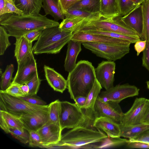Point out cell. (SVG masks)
<instances>
[{
  "label": "cell",
  "instance_id": "cell-1",
  "mask_svg": "<svg viewBox=\"0 0 149 149\" xmlns=\"http://www.w3.org/2000/svg\"><path fill=\"white\" fill-rule=\"evenodd\" d=\"M40 14L36 15H10L0 21L1 25L6 29L10 36L15 38L29 32L42 31L48 28L58 26L59 23Z\"/></svg>",
  "mask_w": 149,
  "mask_h": 149
},
{
  "label": "cell",
  "instance_id": "cell-2",
  "mask_svg": "<svg viewBox=\"0 0 149 149\" xmlns=\"http://www.w3.org/2000/svg\"><path fill=\"white\" fill-rule=\"evenodd\" d=\"M95 68L88 61L80 60L69 74L67 88L70 98L74 100L79 96L87 97L96 79Z\"/></svg>",
  "mask_w": 149,
  "mask_h": 149
},
{
  "label": "cell",
  "instance_id": "cell-3",
  "mask_svg": "<svg viewBox=\"0 0 149 149\" xmlns=\"http://www.w3.org/2000/svg\"><path fill=\"white\" fill-rule=\"evenodd\" d=\"M73 33L62 31L58 26L41 31L40 36L32 47L33 54H56L71 40Z\"/></svg>",
  "mask_w": 149,
  "mask_h": 149
},
{
  "label": "cell",
  "instance_id": "cell-4",
  "mask_svg": "<svg viewBox=\"0 0 149 149\" xmlns=\"http://www.w3.org/2000/svg\"><path fill=\"white\" fill-rule=\"evenodd\" d=\"M108 137L99 129L80 126L62 135L60 142L65 148H87L89 145L101 143Z\"/></svg>",
  "mask_w": 149,
  "mask_h": 149
},
{
  "label": "cell",
  "instance_id": "cell-5",
  "mask_svg": "<svg viewBox=\"0 0 149 149\" xmlns=\"http://www.w3.org/2000/svg\"><path fill=\"white\" fill-rule=\"evenodd\" d=\"M75 31L112 32L140 38L138 33L118 17L114 19L101 18L98 20L86 22Z\"/></svg>",
  "mask_w": 149,
  "mask_h": 149
},
{
  "label": "cell",
  "instance_id": "cell-6",
  "mask_svg": "<svg viewBox=\"0 0 149 149\" xmlns=\"http://www.w3.org/2000/svg\"><path fill=\"white\" fill-rule=\"evenodd\" d=\"M59 120L62 130L89 125L83 110L75 103L67 101L60 102Z\"/></svg>",
  "mask_w": 149,
  "mask_h": 149
},
{
  "label": "cell",
  "instance_id": "cell-7",
  "mask_svg": "<svg viewBox=\"0 0 149 149\" xmlns=\"http://www.w3.org/2000/svg\"><path fill=\"white\" fill-rule=\"evenodd\" d=\"M45 106L32 104L19 97L0 92V110L7 111L20 118Z\"/></svg>",
  "mask_w": 149,
  "mask_h": 149
},
{
  "label": "cell",
  "instance_id": "cell-8",
  "mask_svg": "<svg viewBox=\"0 0 149 149\" xmlns=\"http://www.w3.org/2000/svg\"><path fill=\"white\" fill-rule=\"evenodd\" d=\"M81 44L86 48L91 51L98 57L109 61L120 59L128 53L130 46L119 45L90 42Z\"/></svg>",
  "mask_w": 149,
  "mask_h": 149
},
{
  "label": "cell",
  "instance_id": "cell-9",
  "mask_svg": "<svg viewBox=\"0 0 149 149\" xmlns=\"http://www.w3.org/2000/svg\"><path fill=\"white\" fill-rule=\"evenodd\" d=\"M93 111L95 118L105 117L119 125L124 114L119 103L111 101L104 102L99 96L95 103Z\"/></svg>",
  "mask_w": 149,
  "mask_h": 149
},
{
  "label": "cell",
  "instance_id": "cell-10",
  "mask_svg": "<svg viewBox=\"0 0 149 149\" xmlns=\"http://www.w3.org/2000/svg\"><path fill=\"white\" fill-rule=\"evenodd\" d=\"M17 63V70L12 84L19 85L25 84L38 73L36 60L33 52Z\"/></svg>",
  "mask_w": 149,
  "mask_h": 149
},
{
  "label": "cell",
  "instance_id": "cell-11",
  "mask_svg": "<svg viewBox=\"0 0 149 149\" xmlns=\"http://www.w3.org/2000/svg\"><path fill=\"white\" fill-rule=\"evenodd\" d=\"M139 91V89L134 85H118L101 92L99 97L105 102L111 101L119 103L125 98L138 95Z\"/></svg>",
  "mask_w": 149,
  "mask_h": 149
},
{
  "label": "cell",
  "instance_id": "cell-12",
  "mask_svg": "<svg viewBox=\"0 0 149 149\" xmlns=\"http://www.w3.org/2000/svg\"><path fill=\"white\" fill-rule=\"evenodd\" d=\"M149 105V99L144 97L136 98L130 109L124 113L120 126H128L141 123Z\"/></svg>",
  "mask_w": 149,
  "mask_h": 149
},
{
  "label": "cell",
  "instance_id": "cell-13",
  "mask_svg": "<svg viewBox=\"0 0 149 149\" xmlns=\"http://www.w3.org/2000/svg\"><path fill=\"white\" fill-rule=\"evenodd\" d=\"M71 40L81 43L90 42L124 46H130L132 43L130 41L127 40L93 34L82 31L74 32Z\"/></svg>",
  "mask_w": 149,
  "mask_h": 149
},
{
  "label": "cell",
  "instance_id": "cell-14",
  "mask_svg": "<svg viewBox=\"0 0 149 149\" xmlns=\"http://www.w3.org/2000/svg\"><path fill=\"white\" fill-rule=\"evenodd\" d=\"M26 130L37 131L45 125L49 119L48 105L20 117Z\"/></svg>",
  "mask_w": 149,
  "mask_h": 149
},
{
  "label": "cell",
  "instance_id": "cell-15",
  "mask_svg": "<svg viewBox=\"0 0 149 149\" xmlns=\"http://www.w3.org/2000/svg\"><path fill=\"white\" fill-rule=\"evenodd\" d=\"M116 64L113 61H103L95 68L96 78L106 90L113 86Z\"/></svg>",
  "mask_w": 149,
  "mask_h": 149
},
{
  "label": "cell",
  "instance_id": "cell-16",
  "mask_svg": "<svg viewBox=\"0 0 149 149\" xmlns=\"http://www.w3.org/2000/svg\"><path fill=\"white\" fill-rule=\"evenodd\" d=\"M62 130L60 125L54 123H46L38 129L43 148L59 143Z\"/></svg>",
  "mask_w": 149,
  "mask_h": 149
},
{
  "label": "cell",
  "instance_id": "cell-17",
  "mask_svg": "<svg viewBox=\"0 0 149 149\" xmlns=\"http://www.w3.org/2000/svg\"><path fill=\"white\" fill-rule=\"evenodd\" d=\"M44 70L46 79L55 91L63 93L67 88V82L63 77L54 69L45 65Z\"/></svg>",
  "mask_w": 149,
  "mask_h": 149
},
{
  "label": "cell",
  "instance_id": "cell-18",
  "mask_svg": "<svg viewBox=\"0 0 149 149\" xmlns=\"http://www.w3.org/2000/svg\"><path fill=\"white\" fill-rule=\"evenodd\" d=\"M93 127L102 131L109 137H120V130L119 125L105 117L95 118Z\"/></svg>",
  "mask_w": 149,
  "mask_h": 149
},
{
  "label": "cell",
  "instance_id": "cell-19",
  "mask_svg": "<svg viewBox=\"0 0 149 149\" xmlns=\"http://www.w3.org/2000/svg\"><path fill=\"white\" fill-rule=\"evenodd\" d=\"M81 44L80 42L72 40H70L68 43L64 64L65 71L69 72L75 67L77 57L81 50Z\"/></svg>",
  "mask_w": 149,
  "mask_h": 149
},
{
  "label": "cell",
  "instance_id": "cell-20",
  "mask_svg": "<svg viewBox=\"0 0 149 149\" xmlns=\"http://www.w3.org/2000/svg\"><path fill=\"white\" fill-rule=\"evenodd\" d=\"M118 17L132 29L138 34L140 37L143 29L142 14L141 5L139 7L127 15Z\"/></svg>",
  "mask_w": 149,
  "mask_h": 149
},
{
  "label": "cell",
  "instance_id": "cell-21",
  "mask_svg": "<svg viewBox=\"0 0 149 149\" xmlns=\"http://www.w3.org/2000/svg\"><path fill=\"white\" fill-rule=\"evenodd\" d=\"M100 13L102 18L105 19H114L120 17L118 0H100Z\"/></svg>",
  "mask_w": 149,
  "mask_h": 149
},
{
  "label": "cell",
  "instance_id": "cell-22",
  "mask_svg": "<svg viewBox=\"0 0 149 149\" xmlns=\"http://www.w3.org/2000/svg\"><path fill=\"white\" fill-rule=\"evenodd\" d=\"M0 126L6 133L10 128L26 130L20 117L1 110H0Z\"/></svg>",
  "mask_w": 149,
  "mask_h": 149
},
{
  "label": "cell",
  "instance_id": "cell-23",
  "mask_svg": "<svg viewBox=\"0 0 149 149\" xmlns=\"http://www.w3.org/2000/svg\"><path fill=\"white\" fill-rule=\"evenodd\" d=\"M16 7L24 15L39 14L42 6V0H12Z\"/></svg>",
  "mask_w": 149,
  "mask_h": 149
},
{
  "label": "cell",
  "instance_id": "cell-24",
  "mask_svg": "<svg viewBox=\"0 0 149 149\" xmlns=\"http://www.w3.org/2000/svg\"><path fill=\"white\" fill-rule=\"evenodd\" d=\"M102 87L97 79L89 93L84 105L82 107L85 116L89 118L94 117L93 108L96 100Z\"/></svg>",
  "mask_w": 149,
  "mask_h": 149
},
{
  "label": "cell",
  "instance_id": "cell-25",
  "mask_svg": "<svg viewBox=\"0 0 149 149\" xmlns=\"http://www.w3.org/2000/svg\"><path fill=\"white\" fill-rule=\"evenodd\" d=\"M32 43L23 36L16 38L14 52L17 62L24 59L33 52Z\"/></svg>",
  "mask_w": 149,
  "mask_h": 149
},
{
  "label": "cell",
  "instance_id": "cell-26",
  "mask_svg": "<svg viewBox=\"0 0 149 149\" xmlns=\"http://www.w3.org/2000/svg\"><path fill=\"white\" fill-rule=\"evenodd\" d=\"M42 7L46 15H49L57 21L65 18L59 5L58 0H42Z\"/></svg>",
  "mask_w": 149,
  "mask_h": 149
},
{
  "label": "cell",
  "instance_id": "cell-27",
  "mask_svg": "<svg viewBox=\"0 0 149 149\" xmlns=\"http://www.w3.org/2000/svg\"><path fill=\"white\" fill-rule=\"evenodd\" d=\"M120 137L132 139L149 129V124L141 123L128 126H120Z\"/></svg>",
  "mask_w": 149,
  "mask_h": 149
},
{
  "label": "cell",
  "instance_id": "cell-28",
  "mask_svg": "<svg viewBox=\"0 0 149 149\" xmlns=\"http://www.w3.org/2000/svg\"><path fill=\"white\" fill-rule=\"evenodd\" d=\"M88 22L86 19L79 17L65 18L58 27L62 31L73 33L82 25Z\"/></svg>",
  "mask_w": 149,
  "mask_h": 149
},
{
  "label": "cell",
  "instance_id": "cell-29",
  "mask_svg": "<svg viewBox=\"0 0 149 149\" xmlns=\"http://www.w3.org/2000/svg\"><path fill=\"white\" fill-rule=\"evenodd\" d=\"M100 0H81L69 9H79L92 13H100Z\"/></svg>",
  "mask_w": 149,
  "mask_h": 149
},
{
  "label": "cell",
  "instance_id": "cell-30",
  "mask_svg": "<svg viewBox=\"0 0 149 149\" xmlns=\"http://www.w3.org/2000/svg\"><path fill=\"white\" fill-rule=\"evenodd\" d=\"M143 29L140 37L142 40L149 42V0H144L141 4Z\"/></svg>",
  "mask_w": 149,
  "mask_h": 149
},
{
  "label": "cell",
  "instance_id": "cell-31",
  "mask_svg": "<svg viewBox=\"0 0 149 149\" xmlns=\"http://www.w3.org/2000/svg\"><path fill=\"white\" fill-rule=\"evenodd\" d=\"M120 137H108L104 141L97 143L95 148H117L125 146L127 143L128 140Z\"/></svg>",
  "mask_w": 149,
  "mask_h": 149
},
{
  "label": "cell",
  "instance_id": "cell-32",
  "mask_svg": "<svg viewBox=\"0 0 149 149\" xmlns=\"http://www.w3.org/2000/svg\"><path fill=\"white\" fill-rule=\"evenodd\" d=\"M64 15L65 18L79 17L86 19L88 22L102 18L100 13H92L77 9H69Z\"/></svg>",
  "mask_w": 149,
  "mask_h": 149
},
{
  "label": "cell",
  "instance_id": "cell-33",
  "mask_svg": "<svg viewBox=\"0 0 149 149\" xmlns=\"http://www.w3.org/2000/svg\"><path fill=\"white\" fill-rule=\"evenodd\" d=\"M60 102L58 100H57L48 105L49 119L46 123H54L60 125L59 120Z\"/></svg>",
  "mask_w": 149,
  "mask_h": 149
},
{
  "label": "cell",
  "instance_id": "cell-34",
  "mask_svg": "<svg viewBox=\"0 0 149 149\" xmlns=\"http://www.w3.org/2000/svg\"><path fill=\"white\" fill-rule=\"evenodd\" d=\"M14 71L13 64H11L7 66L4 72L1 75L0 90H6L11 84L12 76Z\"/></svg>",
  "mask_w": 149,
  "mask_h": 149
},
{
  "label": "cell",
  "instance_id": "cell-35",
  "mask_svg": "<svg viewBox=\"0 0 149 149\" xmlns=\"http://www.w3.org/2000/svg\"><path fill=\"white\" fill-rule=\"evenodd\" d=\"M85 32L93 34L104 35L112 38L127 40L130 41L132 43H135L137 41L141 40L140 38L112 32L98 31H87Z\"/></svg>",
  "mask_w": 149,
  "mask_h": 149
},
{
  "label": "cell",
  "instance_id": "cell-36",
  "mask_svg": "<svg viewBox=\"0 0 149 149\" xmlns=\"http://www.w3.org/2000/svg\"><path fill=\"white\" fill-rule=\"evenodd\" d=\"M6 133L10 134L14 138L22 143L26 144L29 143V134L26 130H22L16 128H10Z\"/></svg>",
  "mask_w": 149,
  "mask_h": 149
},
{
  "label": "cell",
  "instance_id": "cell-37",
  "mask_svg": "<svg viewBox=\"0 0 149 149\" xmlns=\"http://www.w3.org/2000/svg\"><path fill=\"white\" fill-rule=\"evenodd\" d=\"M121 11V16H125L139 7L141 4L136 3L131 0H118Z\"/></svg>",
  "mask_w": 149,
  "mask_h": 149
},
{
  "label": "cell",
  "instance_id": "cell-38",
  "mask_svg": "<svg viewBox=\"0 0 149 149\" xmlns=\"http://www.w3.org/2000/svg\"><path fill=\"white\" fill-rule=\"evenodd\" d=\"M5 28L0 26V55H3L7 48L11 45L9 37L10 36Z\"/></svg>",
  "mask_w": 149,
  "mask_h": 149
},
{
  "label": "cell",
  "instance_id": "cell-39",
  "mask_svg": "<svg viewBox=\"0 0 149 149\" xmlns=\"http://www.w3.org/2000/svg\"><path fill=\"white\" fill-rule=\"evenodd\" d=\"M41 81L37 73L32 78L25 83L28 85L29 89V96H33L36 95Z\"/></svg>",
  "mask_w": 149,
  "mask_h": 149
},
{
  "label": "cell",
  "instance_id": "cell-40",
  "mask_svg": "<svg viewBox=\"0 0 149 149\" xmlns=\"http://www.w3.org/2000/svg\"><path fill=\"white\" fill-rule=\"evenodd\" d=\"M28 132L29 134V146L43 148L40 137L37 131L30 130Z\"/></svg>",
  "mask_w": 149,
  "mask_h": 149
},
{
  "label": "cell",
  "instance_id": "cell-41",
  "mask_svg": "<svg viewBox=\"0 0 149 149\" xmlns=\"http://www.w3.org/2000/svg\"><path fill=\"white\" fill-rule=\"evenodd\" d=\"M5 14L14 13L19 15H24L23 13L17 8L12 0H5Z\"/></svg>",
  "mask_w": 149,
  "mask_h": 149
},
{
  "label": "cell",
  "instance_id": "cell-42",
  "mask_svg": "<svg viewBox=\"0 0 149 149\" xmlns=\"http://www.w3.org/2000/svg\"><path fill=\"white\" fill-rule=\"evenodd\" d=\"M0 92L5 93L16 97L23 96L20 88V85L12 84L6 90H0Z\"/></svg>",
  "mask_w": 149,
  "mask_h": 149
},
{
  "label": "cell",
  "instance_id": "cell-43",
  "mask_svg": "<svg viewBox=\"0 0 149 149\" xmlns=\"http://www.w3.org/2000/svg\"><path fill=\"white\" fill-rule=\"evenodd\" d=\"M125 147L128 149H149V144L140 141H130L128 139Z\"/></svg>",
  "mask_w": 149,
  "mask_h": 149
},
{
  "label": "cell",
  "instance_id": "cell-44",
  "mask_svg": "<svg viewBox=\"0 0 149 149\" xmlns=\"http://www.w3.org/2000/svg\"><path fill=\"white\" fill-rule=\"evenodd\" d=\"M27 102L32 104L39 106L47 105L46 102L40 99L33 96H26L19 97Z\"/></svg>",
  "mask_w": 149,
  "mask_h": 149
},
{
  "label": "cell",
  "instance_id": "cell-45",
  "mask_svg": "<svg viewBox=\"0 0 149 149\" xmlns=\"http://www.w3.org/2000/svg\"><path fill=\"white\" fill-rule=\"evenodd\" d=\"M81 0H58L59 6L64 14L71 7Z\"/></svg>",
  "mask_w": 149,
  "mask_h": 149
},
{
  "label": "cell",
  "instance_id": "cell-46",
  "mask_svg": "<svg viewBox=\"0 0 149 149\" xmlns=\"http://www.w3.org/2000/svg\"><path fill=\"white\" fill-rule=\"evenodd\" d=\"M142 64L149 72V42H146V47L143 51Z\"/></svg>",
  "mask_w": 149,
  "mask_h": 149
},
{
  "label": "cell",
  "instance_id": "cell-47",
  "mask_svg": "<svg viewBox=\"0 0 149 149\" xmlns=\"http://www.w3.org/2000/svg\"><path fill=\"white\" fill-rule=\"evenodd\" d=\"M129 140L130 141H140L149 144V129L136 137Z\"/></svg>",
  "mask_w": 149,
  "mask_h": 149
},
{
  "label": "cell",
  "instance_id": "cell-48",
  "mask_svg": "<svg viewBox=\"0 0 149 149\" xmlns=\"http://www.w3.org/2000/svg\"><path fill=\"white\" fill-rule=\"evenodd\" d=\"M41 31H35L27 33L23 36L29 42H32L37 40L40 34Z\"/></svg>",
  "mask_w": 149,
  "mask_h": 149
},
{
  "label": "cell",
  "instance_id": "cell-49",
  "mask_svg": "<svg viewBox=\"0 0 149 149\" xmlns=\"http://www.w3.org/2000/svg\"><path fill=\"white\" fill-rule=\"evenodd\" d=\"M146 42V40H140L135 43L134 48L136 52L137 56H139V54L145 49Z\"/></svg>",
  "mask_w": 149,
  "mask_h": 149
},
{
  "label": "cell",
  "instance_id": "cell-50",
  "mask_svg": "<svg viewBox=\"0 0 149 149\" xmlns=\"http://www.w3.org/2000/svg\"><path fill=\"white\" fill-rule=\"evenodd\" d=\"M87 99V97L79 96L76 98L74 100L75 103L81 108L84 105Z\"/></svg>",
  "mask_w": 149,
  "mask_h": 149
},
{
  "label": "cell",
  "instance_id": "cell-51",
  "mask_svg": "<svg viewBox=\"0 0 149 149\" xmlns=\"http://www.w3.org/2000/svg\"><path fill=\"white\" fill-rule=\"evenodd\" d=\"M20 88L23 96L28 95L29 89L28 86L26 84L20 85Z\"/></svg>",
  "mask_w": 149,
  "mask_h": 149
},
{
  "label": "cell",
  "instance_id": "cell-52",
  "mask_svg": "<svg viewBox=\"0 0 149 149\" xmlns=\"http://www.w3.org/2000/svg\"><path fill=\"white\" fill-rule=\"evenodd\" d=\"M141 123L149 124V105L146 109Z\"/></svg>",
  "mask_w": 149,
  "mask_h": 149
},
{
  "label": "cell",
  "instance_id": "cell-53",
  "mask_svg": "<svg viewBox=\"0 0 149 149\" xmlns=\"http://www.w3.org/2000/svg\"><path fill=\"white\" fill-rule=\"evenodd\" d=\"M5 0H0V15L5 14Z\"/></svg>",
  "mask_w": 149,
  "mask_h": 149
},
{
  "label": "cell",
  "instance_id": "cell-54",
  "mask_svg": "<svg viewBox=\"0 0 149 149\" xmlns=\"http://www.w3.org/2000/svg\"><path fill=\"white\" fill-rule=\"evenodd\" d=\"M133 2L139 4H141L144 0H131Z\"/></svg>",
  "mask_w": 149,
  "mask_h": 149
},
{
  "label": "cell",
  "instance_id": "cell-55",
  "mask_svg": "<svg viewBox=\"0 0 149 149\" xmlns=\"http://www.w3.org/2000/svg\"><path fill=\"white\" fill-rule=\"evenodd\" d=\"M147 88L149 89V81L146 82Z\"/></svg>",
  "mask_w": 149,
  "mask_h": 149
}]
</instances>
